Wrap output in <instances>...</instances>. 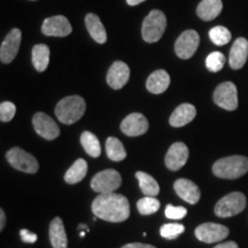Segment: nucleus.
<instances>
[{
    "mask_svg": "<svg viewBox=\"0 0 248 248\" xmlns=\"http://www.w3.org/2000/svg\"><path fill=\"white\" fill-rule=\"evenodd\" d=\"M92 212L98 218L107 222L120 223L130 216L129 200L122 194L100 193L93 200Z\"/></svg>",
    "mask_w": 248,
    "mask_h": 248,
    "instance_id": "1",
    "label": "nucleus"
},
{
    "mask_svg": "<svg viewBox=\"0 0 248 248\" xmlns=\"http://www.w3.org/2000/svg\"><path fill=\"white\" fill-rule=\"evenodd\" d=\"M248 171V157L232 155L216 161L213 166V173L218 178L237 179Z\"/></svg>",
    "mask_w": 248,
    "mask_h": 248,
    "instance_id": "2",
    "label": "nucleus"
},
{
    "mask_svg": "<svg viewBox=\"0 0 248 248\" xmlns=\"http://www.w3.org/2000/svg\"><path fill=\"white\" fill-rule=\"evenodd\" d=\"M86 109L85 100L79 95H70L58 102L55 115L63 124H73L82 119Z\"/></svg>",
    "mask_w": 248,
    "mask_h": 248,
    "instance_id": "3",
    "label": "nucleus"
},
{
    "mask_svg": "<svg viewBox=\"0 0 248 248\" xmlns=\"http://www.w3.org/2000/svg\"><path fill=\"white\" fill-rule=\"evenodd\" d=\"M167 28V18L161 11L154 9L145 17L141 27V35L145 42L155 43L161 39Z\"/></svg>",
    "mask_w": 248,
    "mask_h": 248,
    "instance_id": "4",
    "label": "nucleus"
},
{
    "mask_svg": "<svg viewBox=\"0 0 248 248\" xmlns=\"http://www.w3.org/2000/svg\"><path fill=\"white\" fill-rule=\"evenodd\" d=\"M246 197L241 192H232V193L223 197L215 206V214L218 217L225 218L238 215L246 208Z\"/></svg>",
    "mask_w": 248,
    "mask_h": 248,
    "instance_id": "5",
    "label": "nucleus"
},
{
    "mask_svg": "<svg viewBox=\"0 0 248 248\" xmlns=\"http://www.w3.org/2000/svg\"><path fill=\"white\" fill-rule=\"evenodd\" d=\"M6 159L14 169L27 173H36L39 169L38 161L32 154L20 147H13L6 154Z\"/></svg>",
    "mask_w": 248,
    "mask_h": 248,
    "instance_id": "6",
    "label": "nucleus"
},
{
    "mask_svg": "<svg viewBox=\"0 0 248 248\" xmlns=\"http://www.w3.org/2000/svg\"><path fill=\"white\" fill-rule=\"evenodd\" d=\"M122 184L120 172L114 169H106L98 172L91 179L92 190L97 193H111L115 192Z\"/></svg>",
    "mask_w": 248,
    "mask_h": 248,
    "instance_id": "7",
    "label": "nucleus"
},
{
    "mask_svg": "<svg viewBox=\"0 0 248 248\" xmlns=\"http://www.w3.org/2000/svg\"><path fill=\"white\" fill-rule=\"evenodd\" d=\"M214 102L225 110H235L238 108L237 86L232 82L219 84L214 91Z\"/></svg>",
    "mask_w": 248,
    "mask_h": 248,
    "instance_id": "8",
    "label": "nucleus"
},
{
    "mask_svg": "<svg viewBox=\"0 0 248 248\" xmlns=\"http://www.w3.org/2000/svg\"><path fill=\"white\" fill-rule=\"evenodd\" d=\"M200 37L195 30H186L178 37L175 43V52L178 58L187 59L192 58L199 47Z\"/></svg>",
    "mask_w": 248,
    "mask_h": 248,
    "instance_id": "9",
    "label": "nucleus"
},
{
    "mask_svg": "<svg viewBox=\"0 0 248 248\" xmlns=\"http://www.w3.org/2000/svg\"><path fill=\"white\" fill-rule=\"evenodd\" d=\"M229 233H230L229 229L218 223H203L195 229V237L206 244L222 241L228 237Z\"/></svg>",
    "mask_w": 248,
    "mask_h": 248,
    "instance_id": "10",
    "label": "nucleus"
},
{
    "mask_svg": "<svg viewBox=\"0 0 248 248\" xmlns=\"http://www.w3.org/2000/svg\"><path fill=\"white\" fill-rule=\"evenodd\" d=\"M33 128L42 138L46 140H54L60 136V128L52 117L45 113H36L32 119Z\"/></svg>",
    "mask_w": 248,
    "mask_h": 248,
    "instance_id": "11",
    "label": "nucleus"
},
{
    "mask_svg": "<svg viewBox=\"0 0 248 248\" xmlns=\"http://www.w3.org/2000/svg\"><path fill=\"white\" fill-rule=\"evenodd\" d=\"M188 155H190V152H188V148L184 142H175L167 152L166 157H164V163H166V167L169 170L177 171L187 162Z\"/></svg>",
    "mask_w": 248,
    "mask_h": 248,
    "instance_id": "12",
    "label": "nucleus"
},
{
    "mask_svg": "<svg viewBox=\"0 0 248 248\" xmlns=\"http://www.w3.org/2000/svg\"><path fill=\"white\" fill-rule=\"evenodd\" d=\"M21 38H22V33H21L20 29L15 28V29L9 31V33L6 36L5 40L0 46V60L2 63H11L16 58L21 45Z\"/></svg>",
    "mask_w": 248,
    "mask_h": 248,
    "instance_id": "13",
    "label": "nucleus"
},
{
    "mask_svg": "<svg viewBox=\"0 0 248 248\" xmlns=\"http://www.w3.org/2000/svg\"><path fill=\"white\" fill-rule=\"evenodd\" d=\"M42 31L45 36L66 37L71 33L73 28L66 16L55 15V16L46 18L42 26Z\"/></svg>",
    "mask_w": 248,
    "mask_h": 248,
    "instance_id": "14",
    "label": "nucleus"
},
{
    "mask_svg": "<svg viewBox=\"0 0 248 248\" xmlns=\"http://www.w3.org/2000/svg\"><path fill=\"white\" fill-rule=\"evenodd\" d=\"M121 130L129 137H138L147 132L148 121L140 113H132L122 121Z\"/></svg>",
    "mask_w": 248,
    "mask_h": 248,
    "instance_id": "15",
    "label": "nucleus"
},
{
    "mask_svg": "<svg viewBox=\"0 0 248 248\" xmlns=\"http://www.w3.org/2000/svg\"><path fill=\"white\" fill-rule=\"evenodd\" d=\"M130 69L128 64L122 61H115L111 64L107 74V83L111 89L120 90L128 83Z\"/></svg>",
    "mask_w": 248,
    "mask_h": 248,
    "instance_id": "16",
    "label": "nucleus"
},
{
    "mask_svg": "<svg viewBox=\"0 0 248 248\" xmlns=\"http://www.w3.org/2000/svg\"><path fill=\"white\" fill-rule=\"evenodd\" d=\"M173 190L178 194L179 198H182L183 200L191 204L197 203L200 200V188L190 179H177L175 184H173Z\"/></svg>",
    "mask_w": 248,
    "mask_h": 248,
    "instance_id": "17",
    "label": "nucleus"
},
{
    "mask_svg": "<svg viewBox=\"0 0 248 248\" xmlns=\"http://www.w3.org/2000/svg\"><path fill=\"white\" fill-rule=\"evenodd\" d=\"M248 59V40L240 37L235 39L232 45L230 55H229V63L232 69H240L245 66Z\"/></svg>",
    "mask_w": 248,
    "mask_h": 248,
    "instance_id": "18",
    "label": "nucleus"
},
{
    "mask_svg": "<svg viewBox=\"0 0 248 248\" xmlns=\"http://www.w3.org/2000/svg\"><path fill=\"white\" fill-rule=\"evenodd\" d=\"M195 115H197V109L193 105L182 104L181 106H178L173 110L169 119V123L173 128H181V126H184L192 122Z\"/></svg>",
    "mask_w": 248,
    "mask_h": 248,
    "instance_id": "19",
    "label": "nucleus"
},
{
    "mask_svg": "<svg viewBox=\"0 0 248 248\" xmlns=\"http://www.w3.org/2000/svg\"><path fill=\"white\" fill-rule=\"evenodd\" d=\"M170 76L166 70H155L152 73L146 80V88L151 93L161 94L169 88Z\"/></svg>",
    "mask_w": 248,
    "mask_h": 248,
    "instance_id": "20",
    "label": "nucleus"
},
{
    "mask_svg": "<svg viewBox=\"0 0 248 248\" xmlns=\"http://www.w3.org/2000/svg\"><path fill=\"white\" fill-rule=\"evenodd\" d=\"M85 26L88 28L90 36L92 37L98 44H105L107 42V32L104 24L101 23L98 15L90 13L85 16Z\"/></svg>",
    "mask_w": 248,
    "mask_h": 248,
    "instance_id": "21",
    "label": "nucleus"
},
{
    "mask_svg": "<svg viewBox=\"0 0 248 248\" xmlns=\"http://www.w3.org/2000/svg\"><path fill=\"white\" fill-rule=\"evenodd\" d=\"M49 239L53 248H67L68 239L63 222L60 217H55L49 224Z\"/></svg>",
    "mask_w": 248,
    "mask_h": 248,
    "instance_id": "22",
    "label": "nucleus"
},
{
    "mask_svg": "<svg viewBox=\"0 0 248 248\" xmlns=\"http://www.w3.org/2000/svg\"><path fill=\"white\" fill-rule=\"evenodd\" d=\"M222 0H202L197 8V14L201 20L212 21L221 14Z\"/></svg>",
    "mask_w": 248,
    "mask_h": 248,
    "instance_id": "23",
    "label": "nucleus"
},
{
    "mask_svg": "<svg viewBox=\"0 0 248 248\" xmlns=\"http://www.w3.org/2000/svg\"><path fill=\"white\" fill-rule=\"evenodd\" d=\"M86 173H88V163L84 159H78L67 170L64 181L68 184H77L85 178Z\"/></svg>",
    "mask_w": 248,
    "mask_h": 248,
    "instance_id": "24",
    "label": "nucleus"
},
{
    "mask_svg": "<svg viewBox=\"0 0 248 248\" xmlns=\"http://www.w3.org/2000/svg\"><path fill=\"white\" fill-rule=\"evenodd\" d=\"M31 58H32V64L36 68L37 71L43 73L46 70L48 63H49V48L47 45L45 44H38L35 45L32 48V53H31Z\"/></svg>",
    "mask_w": 248,
    "mask_h": 248,
    "instance_id": "25",
    "label": "nucleus"
},
{
    "mask_svg": "<svg viewBox=\"0 0 248 248\" xmlns=\"http://www.w3.org/2000/svg\"><path fill=\"white\" fill-rule=\"evenodd\" d=\"M136 178L138 179L140 190L146 197H156L160 192V186L154 177L148 175L146 172L137 171L136 172Z\"/></svg>",
    "mask_w": 248,
    "mask_h": 248,
    "instance_id": "26",
    "label": "nucleus"
},
{
    "mask_svg": "<svg viewBox=\"0 0 248 248\" xmlns=\"http://www.w3.org/2000/svg\"><path fill=\"white\" fill-rule=\"evenodd\" d=\"M80 144H82L84 151L92 157H99L101 154L100 142H99L97 136L90 131H84L80 135Z\"/></svg>",
    "mask_w": 248,
    "mask_h": 248,
    "instance_id": "27",
    "label": "nucleus"
},
{
    "mask_svg": "<svg viewBox=\"0 0 248 248\" xmlns=\"http://www.w3.org/2000/svg\"><path fill=\"white\" fill-rule=\"evenodd\" d=\"M106 153L111 161L120 162L126 157V151L123 144L115 137H109L106 140Z\"/></svg>",
    "mask_w": 248,
    "mask_h": 248,
    "instance_id": "28",
    "label": "nucleus"
},
{
    "mask_svg": "<svg viewBox=\"0 0 248 248\" xmlns=\"http://www.w3.org/2000/svg\"><path fill=\"white\" fill-rule=\"evenodd\" d=\"M209 38L215 45L223 46L231 40V32L225 27L217 26L209 30Z\"/></svg>",
    "mask_w": 248,
    "mask_h": 248,
    "instance_id": "29",
    "label": "nucleus"
},
{
    "mask_svg": "<svg viewBox=\"0 0 248 248\" xmlns=\"http://www.w3.org/2000/svg\"><path fill=\"white\" fill-rule=\"evenodd\" d=\"M160 208V201L155 197H145L137 202V209L141 215H152Z\"/></svg>",
    "mask_w": 248,
    "mask_h": 248,
    "instance_id": "30",
    "label": "nucleus"
},
{
    "mask_svg": "<svg viewBox=\"0 0 248 248\" xmlns=\"http://www.w3.org/2000/svg\"><path fill=\"white\" fill-rule=\"evenodd\" d=\"M184 231V225L181 224V223H168V224H164L161 226L160 234L161 237L164 238V239L172 240L178 238Z\"/></svg>",
    "mask_w": 248,
    "mask_h": 248,
    "instance_id": "31",
    "label": "nucleus"
},
{
    "mask_svg": "<svg viewBox=\"0 0 248 248\" xmlns=\"http://www.w3.org/2000/svg\"><path fill=\"white\" fill-rule=\"evenodd\" d=\"M225 57L221 52H213L206 59V67L207 69L212 73H217L224 67Z\"/></svg>",
    "mask_w": 248,
    "mask_h": 248,
    "instance_id": "32",
    "label": "nucleus"
},
{
    "mask_svg": "<svg viewBox=\"0 0 248 248\" xmlns=\"http://www.w3.org/2000/svg\"><path fill=\"white\" fill-rule=\"evenodd\" d=\"M16 106L11 101H2L0 104V120L1 122H9L15 116Z\"/></svg>",
    "mask_w": 248,
    "mask_h": 248,
    "instance_id": "33",
    "label": "nucleus"
},
{
    "mask_svg": "<svg viewBox=\"0 0 248 248\" xmlns=\"http://www.w3.org/2000/svg\"><path fill=\"white\" fill-rule=\"evenodd\" d=\"M166 216L170 219H182L187 214V210L184 207H175L172 204H168L166 207Z\"/></svg>",
    "mask_w": 248,
    "mask_h": 248,
    "instance_id": "34",
    "label": "nucleus"
},
{
    "mask_svg": "<svg viewBox=\"0 0 248 248\" xmlns=\"http://www.w3.org/2000/svg\"><path fill=\"white\" fill-rule=\"evenodd\" d=\"M20 235L21 238H22V240L24 243L27 244H33L37 241V234L36 233H32V232H30L29 230H27V229H22V230L20 231Z\"/></svg>",
    "mask_w": 248,
    "mask_h": 248,
    "instance_id": "35",
    "label": "nucleus"
},
{
    "mask_svg": "<svg viewBox=\"0 0 248 248\" xmlns=\"http://www.w3.org/2000/svg\"><path fill=\"white\" fill-rule=\"evenodd\" d=\"M121 248H156L155 246H152V245L148 244H142V243H132V244H128L124 245L123 247Z\"/></svg>",
    "mask_w": 248,
    "mask_h": 248,
    "instance_id": "36",
    "label": "nucleus"
},
{
    "mask_svg": "<svg viewBox=\"0 0 248 248\" xmlns=\"http://www.w3.org/2000/svg\"><path fill=\"white\" fill-rule=\"evenodd\" d=\"M214 248H239V246H238V244L234 243V241H226V243L216 245Z\"/></svg>",
    "mask_w": 248,
    "mask_h": 248,
    "instance_id": "37",
    "label": "nucleus"
},
{
    "mask_svg": "<svg viewBox=\"0 0 248 248\" xmlns=\"http://www.w3.org/2000/svg\"><path fill=\"white\" fill-rule=\"evenodd\" d=\"M6 224V215L4 209H0V231L4 230Z\"/></svg>",
    "mask_w": 248,
    "mask_h": 248,
    "instance_id": "38",
    "label": "nucleus"
},
{
    "mask_svg": "<svg viewBox=\"0 0 248 248\" xmlns=\"http://www.w3.org/2000/svg\"><path fill=\"white\" fill-rule=\"evenodd\" d=\"M145 0H126V2H128V5L130 6H136V5H139L141 4V2H144Z\"/></svg>",
    "mask_w": 248,
    "mask_h": 248,
    "instance_id": "39",
    "label": "nucleus"
},
{
    "mask_svg": "<svg viewBox=\"0 0 248 248\" xmlns=\"http://www.w3.org/2000/svg\"><path fill=\"white\" fill-rule=\"evenodd\" d=\"M78 229H84L85 231H88L89 232V228H88V225H84V224H80L79 226H78Z\"/></svg>",
    "mask_w": 248,
    "mask_h": 248,
    "instance_id": "40",
    "label": "nucleus"
},
{
    "mask_svg": "<svg viewBox=\"0 0 248 248\" xmlns=\"http://www.w3.org/2000/svg\"><path fill=\"white\" fill-rule=\"evenodd\" d=\"M84 235H85V232L84 231L80 232V238H83V237H84Z\"/></svg>",
    "mask_w": 248,
    "mask_h": 248,
    "instance_id": "41",
    "label": "nucleus"
}]
</instances>
